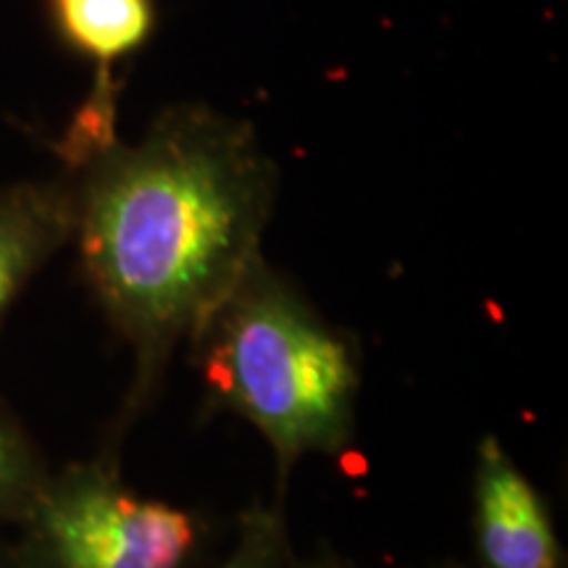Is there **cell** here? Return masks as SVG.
<instances>
[{"label":"cell","instance_id":"cell-1","mask_svg":"<svg viewBox=\"0 0 568 568\" xmlns=\"http://www.w3.org/2000/svg\"><path fill=\"white\" fill-rule=\"evenodd\" d=\"M63 174L82 276L132 351L130 424L159 395L176 347L264 255L280 169L253 124L176 103L138 142L111 140Z\"/></svg>","mask_w":568,"mask_h":568},{"label":"cell","instance_id":"cell-2","mask_svg":"<svg viewBox=\"0 0 568 568\" xmlns=\"http://www.w3.org/2000/svg\"><path fill=\"white\" fill-rule=\"evenodd\" d=\"M187 345L203 406L245 418L266 439L280 487L301 458L351 447L364 385L358 337L318 314L264 255Z\"/></svg>","mask_w":568,"mask_h":568},{"label":"cell","instance_id":"cell-3","mask_svg":"<svg viewBox=\"0 0 568 568\" xmlns=\"http://www.w3.org/2000/svg\"><path fill=\"white\" fill-rule=\"evenodd\" d=\"M17 527L9 568H187L209 535L201 514L126 485L111 453L48 471Z\"/></svg>","mask_w":568,"mask_h":568},{"label":"cell","instance_id":"cell-4","mask_svg":"<svg viewBox=\"0 0 568 568\" xmlns=\"http://www.w3.org/2000/svg\"><path fill=\"white\" fill-rule=\"evenodd\" d=\"M471 510L477 568H566L548 500L497 435L477 445Z\"/></svg>","mask_w":568,"mask_h":568},{"label":"cell","instance_id":"cell-5","mask_svg":"<svg viewBox=\"0 0 568 568\" xmlns=\"http://www.w3.org/2000/svg\"><path fill=\"white\" fill-rule=\"evenodd\" d=\"M74 230V187L69 174L0 187V326Z\"/></svg>","mask_w":568,"mask_h":568},{"label":"cell","instance_id":"cell-6","mask_svg":"<svg viewBox=\"0 0 568 568\" xmlns=\"http://www.w3.org/2000/svg\"><path fill=\"white\" fill-rule=\"evenodd\" d=\"M53 30L95 67L92 84H116L113 69L142 51L155 30L153 0H48Z\"/></svg>","mask_w":568,"mask_h":568},{"label":"cell","instance_id":"cell-7","mask_svg":"<svg viewBox=\"0 0 568 568\" xmlns=\"http://www.w3.org/2000/svg\"><path fill=\"white\" fill-rule=\"evenodd\" d=\"M48 471L30 432L0 397V524H17Z\"/></svg>","mask_w":568,"mask_h":568},{"label":"cell","instance_id":"cell-8","mask_svg":"<svg viewBox=\"0 0 568 568\" xmlns=\"http://www.w3.org/2000/svg\"><path fill=\"white\" fill-rule=\"evenodd\" d=\"M295 558L282 503H253L243 510L230 556L219 568H290Z\"/></svg>","mask_w":568,"mask_h":568},{"label":"cell","instance_id":"cell-9","mask_svg":"<svg viewBox=\"0 0 568 568\" xmlns=\"http://www.w3.org/2000/svg\"><path fill=\"white\" fill-rule=\"evenodd\" d=\"M290 568H361V566H355L353 560L339 556V552L332 550L329 545H322V548H318L316 552H311L308 558L297 556V552H295V558H293V564H290Z\"/></svg>","mask_w":568,"mask_h":568},{"label":"cell","instance_id":"cell-10","mask_svg":"<svg viewBox=\"0 0 568 568\" xmlns=\"http://www.w3.org/2000/svg\"><path fill=\"white\" fill-rule=\"evenodd\" d=\"M435 568H468V566L460 564V560H445V564H439Z\"/></svg>","mask_w":568,"mask_h":568},{"label":"cell","instance_id":"cell-11","mask_svg":"<svg viewBox=\"0 0 568 568\" xmlns=\"http://www.w3.org/2000/svg\"><path fill=\"white\" fill-rule=\"evenodd\" d=\"M0 568H9V566H6V564H0Z\"/></svg>","mask_w":568,"mask_h":568}]
</instances>
